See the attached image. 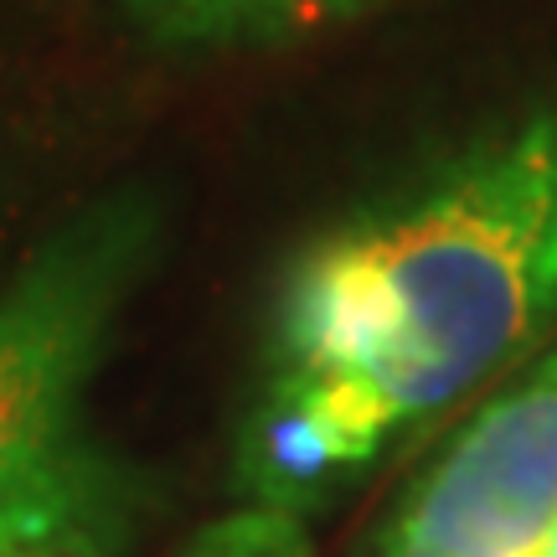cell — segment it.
<instances>
[{"instance_id": "obj_4", "label": "cell", "mask_w": 557, "mask_h": 557, "mask_svg": "<svg viewBox=\"0 0 557 557\" xmlns=\"http://www.w3.org/2000/svg\"><path fill=\"white\" fill-rule=\"evenodd\" d=\"M398 0H114V16L160 58L278 52L393 11Z\"/></svg>"}, {"instance_id": "obj_6", "label": "cell", "mask_w": 557, "mask_h": 557, "mask_svg": "<svg viewBox=\"0 0 557 557\" xmlns=\"http://www.w3.org/2000/svg\"><path fill=\"white\" fill-rule=\"evenodd\" d=\"M542 557H557V532L547 537V547H542Z\"/></svg>"}, {"instance_id": "obj_2", "label": "cell", "mask_w": 557, "mask_h": 557, "mask_svg": "<svg viewBox=\"0 0 557 557\" xmlns=\"http://www.w3.org/2000/svg\"><path fill=\"white\" fill-rule=\"evenodd\" d=\"M160 227L150 186H109L0 289V557H109L120 480L88 438L83 398Z\"/></svg>"}, {"instance_id": "obj_5", "label": "cell", "mask_w": 557, "mask_h": 557, "mask_svg": "<svg viewBox=\"0 0 557 557\" xmlns=\"http://www.w3.org/2000/svg\"><path fill=\"white\" fill-rule=\"evenodd\" d=\"M176 557H310V537H305L299 517L243 506L233 517L212 521L207 532H197V542L181 547Z\"/></svg>"}, {"instance_id": "obj_3", "label": "cell", "mask_w": 557, "mask_h": 557, "mask_svg": "<svg viewBox=\"0 0 557 557\" xmlns=\"http://www.w3.org/2000/svg\"><path fill=\"white\" fill-rule=\"evenodd\" d=\"M557 532V341L455 434L377 557H542Z\"/></svg>"}, {"instance_id": "obj_1", "label": "cell", "mask_w": 557, "mask_h": 557, "mask_svg": "<svg viewBox=\"0 0 557 557\" xmlns=\"http://www.w3.org/2000/svg\"><path fill=\"white\" fill-rule=\"evenodd\" d=\"M557 325V88L382 181L284 259L259 387L357 459L506 372Z\"/></svg>"}]
</instances>
